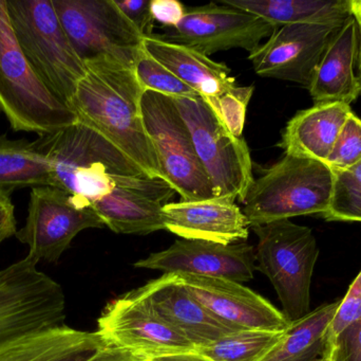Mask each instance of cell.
<instances>
[{
    "instance_id": "obj_1",
    "label": "cell",
    "mask_w": 361,
    "mask_h": 361,
    "mask_svg": "<svg viewBox=\"0 0 361 361\" xmlns=\"http://www.w3.org/2000/svg\"><path fill=\"white\" fill-rule=\"evenodd\" d=\"M85 66L86 74L69 103L78 122L111 142L147 175L163 179L144 125L141 110L144 89L135 67L108 57L93 59Z\"/></svg>"
},
{
    "instance_id": "obj_2",
    "label": "cell",
    "mask_w": 361,
    "mask_h": 361,
    "mask_svg": "<svg viewBox=\"0 0 361 361\" xmlns=\"http://www.w3.org/2000/svg\"><path fill=\"white\" fill-rule=\"evenodd\" d=\"M52 171L53 187L91 208L118 187L146 174L97 131L78 122L34 141Z\"/></svg>"
},
{
    "instance_id": "obj_3",
    "label": "cell",
    "mask_w": 361,
    "mask_h": 361,
    "mask_svg": "<svg viewBox=\"0 0 361 361\" xmlns=\"http://www.w3.org/2000/svg\"><path fill=\"white\" fill-rule=\"evenodd\" d=\"M334 179L332 170L322 161L284 155L255 178L242 212L250 228L295 216L324 215L330 207Z\"/></svg>"
},
{
    "instance_id": "obj_4",
    "label": "cell",
    "mask_w": 361,
    "mask_h": 361,
    "mask_svg": "<svg viewBox=\"0 0 361 361\" xmlns=\"http://www.w3.org/2000/svg\"><path fill=\"white\" fill-rule=\"evenodd\" d=\"M11 25L27 63L44 86L69 106L86 74L52 0H6Z\"/></svg>"
},
{
    "instance_id": "obj_5",
    "label": "cell",
    "mask_w": 361,
    "mask_h": 361,
    "mask_svg": "<svg viewBox=\"0 0 361 361\" xmlns=\"http://www.w3.org/2000/svg\"><path fill=\"white\" fill-rule=\"evenodd\" d=\"M0 110L13 131L39 136L78 122L73 110L44 86L27 63L13 32L6 0H0Z\"/></svg>"
},
{
    "instance_id": "obj_6",
    "label": "cell",
    "mask_w": 361,
    "mask_h": 361,
    "mask_svg": "<svg viewBox=\"0 0 361 361\" xmlns=\"http://www.w3.org/2000/svg\"><path fill=\"white\" fill-rule=\"evenodd\" d=\"M257 269L273 284L290 324L311 313V286L319 248L311 228L290 220L252 227Z\"/></svg>"
},
{
    "instance_id": "obj_7",
    "label": "cell",
    "mask_w": 361,
    "mask_h": 361,
    "mask_svg": "<svg viewBox=\"0 0 361 361\" xmlns=\"http://www.w3.org/2000/svg\"><path fill=\"white\" fill-rule=\"evenodd\" d=\"M186 123L214 199L243 203L255 182L250 148L219 120L201 97L173 99Z\"/></svg>"
},
{
    "instance_id": "obj_8",
    "label": "cell",
    "mask_w": 361,
    "mask_h": 361,
    "mask_svg": "<svg viewBox=\"0 0 361 361\" xmlns=\"http://www.w3.org/2000/svg\"><path fill=\"white\" fill-rule=\"evenodd\" d=\"M36 266L25 256L0 271V348L65 326L63 288Z\"/></svg>"
},
{
    "instance_id": "obj_9",
    "label": "cell",
    "mask_w": 361,
    "mask_h": 361,
    "mask_svg": "<svg viewBox=\"0 0 361 361\" xmlns=\"http://www.w3.org/2000/svg\"><path fill=\"white\" fill-rule=\"evenodd\" d=\"M141 110L163 179L182 201L214 199L212 184L197 158L190 131L173 99L154 91H144Z\"/></svg>"
},
{
    "instance_id": "obj_10",
    "label": "cell",
    "mask_w": 361,
    "mask_h": 361,
    "mask_svg": "<svg viewBox=\"0 0 361 361\" xmlns=\"http://www.w3.org/2000/svg\"><path fill=\"white\" fill-rule=\"evenodd\" d=\"M52 4L84 64L108 57L135 67L144 37L114 0H52Z\"/></svg>"
},
{
    "instance_id": "obj_11",
    "label": "cell",
    "mask_w": 361,
    "mask_h": 361,
    "mask_svg": "<svg viewBox=\"0 0 361 361\" xmlns=\"http://www.w3.org/2000/svg\"><path fill=\"white\" fill-rule=\"evenodd\" d=\"M97 326V334L106 345L126 352L137 361L195 352L190 341L159 317L133 290L110 301Z\"/></svg>"
},
{
    "instance_id": "obj_12",
    "label": "cell",
    "mask_w": 361,
    "mask_h": 361,
    "mask_svg": "<svg viewBox=\"0 0 361 361\" xmlns=\"http://www.w3.org/2000/svg\"><path fill=\"white\" fill-rule=\"evenodd\" d=\"M103 220L91 208L56 187H36L30 193L25 226L15 237L29 246L27 258L55 263L82 230L103 228Z\"/></svg>"
},
{
    "instance_id": "obj_13",
    "label": "cell",
    "mask_w": 361,
    "mask_h": 361,
    "mask_svg": "<svg viewBox=\"0 0 361 361\" xmlns=\"http://www.w3.org/2000/svg\"><path fill=\"white\" fill-rule=\"evenodd\" d=\"M276 28L256 15L214 2L186 8L179 25L167 30L162 40L214 54L231 49L254 51Z\"/></svg>"
},
{
    "instance_id": "obj_14",
    "label": "cell",
    "mask_w": 361,
    "mask_h": 361,
    "mask_svg": "<svg viewBox=\"0 0 361 361\" xmlns=\"http://www.w3.org/2000/svg\"><path fill=\"white\" fill-rule=\"evenodd\" d=\"M339 23H295L278 28L264 44L250 52L262 78L298 83L309 89Z\"/></svg>"
},
{
    "instance_id": "obj_15",
    "label": "cell",
    "mask_w": 361,
    "mask_h": 361,
    "mask_svg": "<svg viewBox=\"0 0 361 361\" xmlns=\"http://www.w3.org/2000/svg\"><path fill=\"white\" fill-rule=\"evenodd\" d=\"M173 275L193 299L235 330L283 333L290 326L282 312L241 283L221 278Z\"/></svg>"
},
{
    "instance_id": "obj_16",
    "label": "cell",
    "mask_w": 361,
    "mask_h": 361,
    "mask_svg": "<svg viewBox=\"0 0 361 361\" xmlns=\"http://www.w3.org/2000/svg\"><path fill=\"white\" fill-rule=\"evenodd\" d=\"M137 268L248 282L257 271L256 250L246 242L222 245L178 239L163 251L137 261Z\"/></svg>"
},
{
    "instance_id": "obj_17",
    "label": "cell",
    "mask_w": 361,
    "mask_h": 361,
    "mask_svg": "<svg viewBox=\"0 0 361 361\" xmlns=\"http://www.w3.org/2000/svg\"><path fill=\"white\" fill-rule=\"evenodd\" d=\"M175 194L169 182L143 174L118 187L91 209L114 232L150 235L165 229L163 207Z\"/></svg>"
},
{
    "instance_id": "obj_18",
    "label": "cell",
    "mask_w": 361,
    "mask_h": 361,
    "mask_svg": "<svg viewBox=\"0 0 361 361\" xmlns=\"http://www.w3.org/2000/svg\"><path fill=\"white\" fill-rule=\"evenodd\" d=\"M133 292L159 317L190 341L195 350L237 332L193 299L173 273H164Z\"/></svg>"
},
{
    "instance_id": "obj_19",
    "label": "cell",
    "mask_w": 361,
    "mask_h": 361,
    "mask_svg": "<svg viewBox=\"0 0 361 361\" xmlns=\"http://www.w3.org/2000/svg\"><path fill=\"white\" fill-rule=\"evenodd\" d=\"M163 220L165 230L183 239L231 245L250 237L247 218L227 199L169 203L163 207Z\"/></svg>"
},
{
    "instance_id": "obj_20",
    "label": "cell",
    "mask_w": 361,
    "mask_h": 361,
    "mask_svg": "<svg viewBox=\"0 0 361 361\" xmlns=\"http://www.w3.org/2000/svg\"><path fill=\"white\" fill-rule=\"evenodd\" d=\"M360 40V28L351 16L331 40L314 74L309 90L315 104L350 105L361 95Z\"/></svg>"
},
{
    "instance_id": "obj_21",
    "label": "cell",
    "mask_w": 361,
    "mask_h": 361,
    "mask_svg": "<svg viewBox=\"0 0 361 361\" xmlns=\"http://www.w3.org/2000/svg\"><path fill=\"white\" fill-rule=\"evenodd\" d=\"M352 114L347 104H315L288 121L278 146L284 150V155L326 163L343 124Z\"/></svg>"
},
{
    "instance_id": "obj_22",
    "label": "cell",
    "mask_w": 361,
    "mask_h": 361,
    "mask_svg": "<svg viewBox=\"0 0 361 361\" xmlns=\"http://www.w3.org/2000/svg\"><path fill=\"white\" fill-rule=\"evenodd\" d=\"M143 46L154 59L197 91L202 99L216 97L237 86L228 66L212 61L190 47L173 44L156 35L144 37Z\"/></svg>"
},
{
    "instance_id": "obj_23",
    "label": "cell",
    "mask_w": 361,
    "mask_h": 361,
    "mask_svg": "<svg viewBox=\"0 0 361 361\" xmlns=\"http://www.w3.org/2000/svg\"><path fill=\"white\" fill-rule=\"evenodd\" d=\"M106 347L97 332H82L65 324L0 348V361H87Z\"/></svg>"
},
{
    "instance_id": "obj_24",
    "label": "cell",
    "mask_w": 361,
    "mask_h": 361,
    "mask_svg": "<svg viewBox=\"0 0 361 361\" xmlns=\"http://www.w3.org/2000/svg\"><path fill=\"white\" fill-rule=\"evenodd\" d=\"M278 28L295 23H339L352 16L350 0H221Z\"/></svg>"
},
{
    "instance_id": "obj_25",
    "label": "cell",
    "mask_w": 361,
    "mask_h": 361,
    "mask_svg": "<svg viewBox=\"0 0 361 361\" xmlns=\"http://www.w3.org/2000/svg\"><path fill=\"white\" fill-rule=\"evenodd\" d=\"M338 305L339 300L326 303L290 324L281 341L262 361L324 360L329 326Z\"/></svg>"
},
{
    "instance_id": "obj_26",
    "label": "cell",
    "mask_w": 361,
    "mask_h": 361,
    "mask_svg": "<svg viewBox=\"0 0 361 361\" xmlns=\"http://www.w3.org/2000/svg\"><path fill=\"white\" fill-rule=\"evenodd\" d=\"M46 186L53 187L51 165L34 141L0 136V190Z\"/></svg>"
},
{
    "instance_id": "obj_27",
    "label": "cell",
    "mask_w": 361,
    "mask_h": 361,
    "mask_svg": "<svg viewBox=\"0 0 361 361\" xmlns=\"http://www.w3.org/2000/svg\"><path fill=\"white\" fill-rule=\"evenodd\" d=\"M283 333L237 331L199 348L195 353L212 361H262L281 341Z\"/></svg>"
},
{
    "instance_id": "obj_28",
    "label": "cell",
    "mask_w": 361,
    "mask_h": 361,
    "mask_svg": "<svg viewBox=\"0 0 361 361\" xmlns=\"http://www.w3.org/2000/svg\"><path fill=\"white\" fill-rule=\"evenodd\" d=\"M334 176L330 207L322 216L329 222L361 223V162Z\"/></svg>"
},
{
    "instance_id": "obj_29",
    "label": "cell",
    "mask_w": 361,
    "mask_h": 361,
    "mask_svg": "<svg viewBox=\"0 0 361 361\" xmlns=\"http://www.w3.org/2000/svg\"><path fill=\"white\" fill-rule=\"evenodd\" d=\"M135 69L144 91H154L171 99L200 97L197 91L154 59L144 46H142L135 57Z\"/></svg>"
},
{
    "instance_id": "obj_30",
    "label": "cell",
    "mask_w": 361,
    "mask_h": 361,
    "mask_svg": "<svg viewBox=\"0 0 361 361\" xmlns=\"http://www.w3.org/2000/svg\"><path fill=\"white\" fill-rule=\"evenodd\" d=\"M255 87L235 86L216 97L203 99L231 135L241 138L245 124L248 104Z\"/></svg>"
},
{
    "instance_id": "obj_31",
    "label": "cell",
    "mask_w": 361,
    "mask_h": 361,
    "mask_svg": "<svg viewBox=\"0 0 361 361\" xmlns=\"http://www.w3.org/2000/svg\"><path fill=\"white\" fill-rule=\"evenodd\" d=\"M361 162V120L355 114L348 118L326 165L333 173L347 171Z\"/></svg>"
},
{
    "instance_id": "obj_32",
    "label": "cell",
    "mask_w": 361,
    "mask_h": 361,
    "mask_svg": "<svg viewBox=\"0 0 361 361\" xmlns=\"http://www.w3.org/2000/svg\"><path fill=\"white\" fill-rule=\"evenodd\" d=\"M361 319V271L350 286L343 299L339 300L338 309L328 330L326 347L348 326Z\"/></svg>"
},
{
    "instance_id": "obj_33",
    "label": "cell",
    "mask_w": 361,
    "mask_h": 361,
    "mask_svg": "<svg viewBox=\"0 0 361 361\" xmlns=\"http://www.w3.org/2000/svg\"><path fill=\"white\" fill-rule=\"evenodd\" d=\"M322 361H361V319L328 345Z\"/></svg>"
},
{
    "instance_id": "obj_34",
    "label": "cell",
    "mask_w": 361,
    "mask_h": 361,
    "mask_svg": "<svg viewBox=\"0 0 361 361\" xmlns=\"http://www.w3.org/2000/svg\"><path fill=\"white\" fill-rule=\"evenodd\" d=\"M114 2L143 37L154 35V19L150 11V0H114Z\"/></svg>"
},
{
    "instance_id": "obj_35",
    "label": "cell",
    "mask_w": 361,
    "mask_h": 361,
    "mask_svg": "<svg viewBox=\"0 0 361 361\" xmlns=\"http://www.w3.org/2000/svg\"><path fill=\"white\" fill-rule=\"evenodd\" d=\"M150 11L154 20L173 29L180 25L186 12V6L177 0H152Z\"/></svg>"
},
{
    "instance_id": "obj_36",
    "label": "cell",
    "mask_w": 361,
    "mask_h": 361,
    "mask_svg": "<svg viewBox=\"0 0 361 361\" xmlns=\"http://www.w3.org/2000/svg\"><path fill=\"white\" fill-rule=\"evenodd\" d=\"M11 194L10 191L0 190V244L17 233L15 207Z\"/></svg>"
},
{
    "instance_id": "obj_37",
    "label": "cell",
    "mask_w": 361,
    "mask_h": 361,
    "mask_svg": "<svg viewBox=\"0 0 361 361\" xmlns=\"http://www.w3.org/2000/svg\"><path fill=\"white\" fill-rule=\"evenodd\" d=\"M87 361H137L133 356L116 348L107 347Z\"/></svg>"
},
{
    "instance_id": "obj_38",
    "label": "cell",
    "mask_w": 361,
    "mask_h": 361,
    "mask_svg": "<svg viewBox=\"0 0 361 361\" xmlns=\"http://www.w3.org/2000/svg\"><path fill=\"white\" fill-rule=\"evenodd\" d=\"M154 361H212L197 353L178 354V355L167 356Z\"/></svg>"
},
{
    "instance_id": "obj_39",
    "label": "cell",
    "mask_w": 361,
    "mask_h": 361,
    "mask_svg": "<svg viewBox=\"0 0 361 361\" xmlns=\"http://www.w3.org/2000/svg\"><path fill=\"white\" fill-rule=\"evenodd\" d=\"M358 25V28H360V57H358V74H360V82H361V21H356Z\"/></svg>"
},
{
    "instance_id": "obj_40",
    "label": "cell",
    "mask_w": 361,
    "mask_h": 361,
    "mask_svg": "<svg viewBox=\"0 0 361 361\" xmlns=\"http://www.w3.org/2000/svg\"><path fill=\"white\" fill-rule=\"evenodd\" d=\"M0 112H1V110H0Z\"/></svg>"
}]
</instances>
